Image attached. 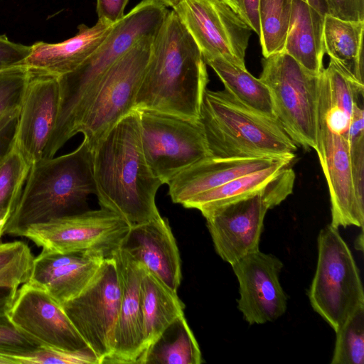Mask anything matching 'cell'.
I'll return each mask as SVG.
<instances>
[{
  "label": "cell",
  "instance_id": "1",
  "mask_svg": "<svg viewBox=\"0 0 364 364\" xmlns=\"http://www.w3.org/2000/svg\"><path fill=\"white\" fill-rule=\"evenodd\" d=\"M92 165L95 194L101 208L131 225L161 215L156 196L163 183L145 159L137 109L119 120L94 146Z\"/></svg>",
  "mask_w": 364,
  "mask_h": 364
},
{
  "label": "cell",
  "instance_id": "2",
  "mask_svg": "<svg viewBox=\"0 0 364 364\" xmlns=\"http://www.w3.org/2000/svg\"><path fill=\"white\" fill-rule=\"evenodd\" d=\"M208 82L206 63L176 12L169 11L154 38L135 109L198 121Z\"/></svg>",
  "mask_w": 364,
  "mask_h": 364
},
{
  "label": "cell",
  "instance_id": "3",
  "mask_svg": "<svg viewBox=\"0 0 364 364\" xmlns=\"http://www.w3.org/2000/svg\"><path fill=\"white\" fill-rule=\"evenodd\" d=\"M168 10L158 0H142L116 23L95 52L75 70L58 77L60 103L48 147L57 152L77 133L81 120L107 70L143 38L154 36Z\"/></svg>",
  "mask_w": 364,
  "mask_h": 364
},
{
  "label": "cell",
  "instance_id": "4",
  "mask_svg": "<svg viewBox=\"0 0 364 364\" xmlns=\"http://www.w3.org/2000/svg\"><path fill=\"white\" fill-rule=\"evenodd\" d=\"M95 193L92 149L83 139L74 151L31 165L4 234L21 236L30 225L81 211Z\"/></svg>",
  "mask_w": 364,
  "mask_h": 364
},
{
  "label": "cell",
  "instance_id": "5",
  "mask_svg": "<svg viewBox=\"0 0 364 364\" xmlns=\"http://www.w3.org/2000/svg\"><path fill=\"white\" fill-rule=\"evenodd\" d=\"M210 156H296V144L277 120L245 106L227 90L204 92L198 119Z\"/></svg>",
  "mask_w": 364,
  "mask_h": 364
},
{
  "label": "cell",
  "instance_id": "6",
  "mask_svg": "<svg viewBox=\"0 0 364 364\" xmlns=\"http://www.w3.org/2000/svg\"><path fill=\"white\" fill-rule=\"evenodd\" d=\"M295 178L294 170L287 166L256 191L203 215L222 259L232 264L259 250L265 215L292 193Z\"/></svg>",
  "mask_w": 364,
  "mask_h": 364
},
{
  "label": "cell",
  "instance_id": "7",
  "mask_svg": "<svg viewBox=\"0 0 364 364\" xmlns=\"http://www.w3.org/2000/svg\"><path fill=\"white\" fill-rule=\"evenodd\" d=\"M318 259L308 297L313 309L336 332L358 308L364 291L353 253L338 228L331 224L317 239Z\"/></svg>",
  "mask_w": 364,
  "mask_h": 364
},
{
  "label": "cell",
  "instance_id": "8",
  "mask_svg": "<svg viewBox=\"0 0 364 364\" xmlns=\"http://www.w3.org/2000/svg\"><path fill=\"white\" fill-rule=\"evenodd\" d=\"M321 73H310L284 51L262 60L259 79L269 90L276 119L294 143L306 149L316 145Z\"/></svg>",
  "mask_w": 364,
  "mask_h": 364
},
{
  "label": "cell",
  "instance_id": "9",
  "mask_svg": "<svg viewBox=\"0 0 364 364\" xmlns=\"http://www.w3.org/2000/svg\"><path fill=\"white\" fill-rule=\"evenodd\" d=\"M155 35L136 42L104 75L77 129L91 149L112 127L135 109Z\"/></svg>",
  "mask_w": 364,
  "mask_h": 364
},
{
  "label": "cell",
  "instance_id": "10",
  "mask_svg": "<svg viewBox=\"0 0 364 364\" xmlns=\"http://www.w3.org/2000/svg\"><path fill=\"white\" fill-rule=\"evenodd\" d=\"M138 111L145 159L163 184L210 156L199 121L147 109Z\"/></svg>",
  "mask_w": 364,
  "mask_h": 364
},
{
  "label": "cell",
  "instance_id": "11",
  "mask_svg": "<svg viewBox=\"0 0 364 364\" xmlns=\"http://www.w3.org/2000/svg\"><path fill=\"white\" fill-rule=\"evenodd\" d=\"M130 227L117 214L101 208L31 225L21 236L54 252L91 251L107 257L120 247Z\"/></svg>",
  "mask_w": 364,
  "mask_h": 364
},
{
  "label": "cell",
  "instance_id": "12",
  "mask_svg": "<svg viewBox=\"0 0 364 364\" xmlns=\"http://www.w3.org/2000/svg\"><path fill=\"white\" fill-rule=\"evenodd\" d=\"M120 303L118 270L110 256L85 289L61 305L100 364L112 353Z\"/></svg>",
  "mask_w": 364,
  "mask_h": 364
},
{
  "label": "cell",
  "instance_id": "13",
  "mask_svg": "<svg viewBox=\"0 0 364 364\" xmlns=\"http://www.w3.org/2000/svg\"><path fill=\"white\" fill-rule=\"evenodd\" d=\"M198 46L204 60L221 58L245 68L251 28L222 0H181L172 9Z\"/></svg>",
  "mask_w": 364,
  "mask_h": 364
},
{
  "label": "cell",
  "instance_id": "14",
  "mask_svg": "<svg viewBox=\"0 0 364 364\" xmlns=\"http://www.w3.org/2000/svg\"><path fill=\"white\" fill-rule=\"evenodd\" d=\"M11 323L42 347L91 350L62 306L41 288L26 282L8 314Z\"/></svg>",
  "mask_w": 364,
  "mask_h": 364
},
{
  "label": "cell",
  "instance_id": "15",
  "mask_svg": "<svg viewBox=\"0 0 364 364\" xmlns=\"http://www.w3.org/2000/svg\"><path fill=\"white\" fill-rule=\"evenodd\" d=\"M231 266L239 283L237 309L248 323L272 322L285 313L287 296L279 281L283 263L279 258L259 250Z\"/></svg>",
  "mask_w": 364,
  "mask_h": 364
},
{
  "label": "cell",
  "instance_id": "16",
  "mask_svg": "<svg viewBox=\"0 0 364 364\" xmlns=\"http://www.w3.org/2000/svg\"><path fill=\"white\" fill-rule=\"evenodd\" d=\"M326 177L331 204V225L363 228L364 213L358 206L353 186L348 137L331 127L317 107L315 147Z\"/></svg>",
  "mask_w": 364,
  "mask_h": 364
},
{
  "label": "cell",
  "instance_id": "17",
  "mask_svg": "<svg viewBox=\"0 0 364 364\" xmlns=\"http://www.w3.org/2000/svg\"><path fill=\"white\" fill-rule=\"evenodd\" d=\"M21 105L14 143L31 165L43 158L59 109L57 77L33 73Z\"/></svg>",
  "mask_w": 364,
  "mask_h": 364
},
{
  "label": "cell",
  "instance_id": "18",
  "mask_svg": "<svg viewBox=\"0 0 364 364\" xmlns=\"http://www.w3.org/2000/svg\"><path fill=\"white\" fill-rule=\"evenodd\" d=\"M114 257L119 277L121 303L114 348L103 363H142L144 351L140 284L144 267L121 248Z\"/></svg>",
  "mask_w": 364,
  "mask_h": 364
},
{
  "label": "cell",
  "instance_id": "19",
  "mask_svg": "<svg viewBox=\"0 0 364 364\" xmlns=\"http://www.w3.org/2000/svg\"><path fill=\"white\" fill-rule=\"evenodd\" d=\"M105 258L97 252L59 253L42 249L33 259L28 282L41 288L62 305L85 289Z\"/></svg>",
  "mask_w": 364,
  "mask_h": 364
},
{
  "label": "cell",
  "instance_id": "20",
  "mask_svg": "<svg viewBox=\"0 0 364 364\" xmlns=\"http://www.w3.org/2000/svg\"><path fill=\"white\" fill-rule=\"evenodd\" d=\"M119 248L177 292L181 281V258L167 219L160 215L131 225Z\"/></svg>",
  "mask_w": 364,
  "mask_h": 364
},
{
  "label": "cell",
  "instance_id": "21",
  "mask_svg": "<svg viewBox=\"0 0 364 364\" xmlns=\"http://www.w3.org/2000/svg\"><path fill=\"white\" fill-rule=\"evenodd\" d=\"M286 157L215 158L202 159L176 176L168 183L174 203L183 205L192 198L240 176L270 166Z\"/></svg>",
  "mask_w": 364,
  "mask_h": 364
},
{
  "label": "cell",
  "instance_id": "22",
  "mask_svg": "<svg viewBox=\"0 0 364 364\" xmlns=\"http://www.w3.org/2000/svg\"><path fill=\"white\" fill-rule=\"evenodd\" d=\"M115 24V23H114ZM114 24L97 21L77 26L73 37L57 43L38 41L24 62L33 73L60 77L77 68L101 45Z\"/></svg>",
  "mask_w": 364,
  "mask_h": 364
},
{
  "label": "cell",
  "instance_id": "23",
  "mask_svg": "<svg viewBox=\"0 0 364 364\" xmlns=\"http://www.w3.org/2000/svg\"><path fill=\"white\" fill-rule=\"evenodd\" d=\"M324 15L301 0H292L290 21L283 51L310 73L321 74Z\"/></svg>",
  "mask_w": 364,
  "mask_h": 364
},
{
  "label": "cell",
  "instance_id": "24",
  "mask_svg": "<svg viewBox=\"0 0 364 364\" xmlns=\"http://www.w3.org/2000/svg\"><path fill=\"white\" fill-rule=\"evenodd\" d=\"M140 295L144 337V363L151 346L172 323L184 315V305L177 292L146 269L140 284Z\"/></svg>",
  "mask_w": 364,
  "mask_h": 364
},
{
  "label": "cell",
  "instance_id": "25",
  "mask_svg": "<svg viewBox=\"0 0 364 364\" xmlns=\"http://www.w3.org/2000/svg\"><path fill=\"white\" fill-rule=\"evenodd\" d=\"M364 21L324 15L323 48L343 71L363 84Z\"/></svg>",
  "mask_w": 364,
  "mask_h": 364
},
{
  "label": "cell",
  "instance_id": "26",
  "mask_svg": "<svg viewBox=\"0 0 364 364\" xmlns=\"http://www.w3.org/2000/svg\"><path fill=\"white\" fill-rule=\"evenodd\" d=\"M205 62L220 77L225 90L237 100L256 112L276 119L269 90L259 78L254 77L246 68L237 66L221 58H210Z\"/></svg>",
  "mask_w": 364,
  "mask_h": 364
},
{
  "label": "cell",
  "instance_id": "27",
  "mask_svg": "<svg viewBox=\"0 0 364 364\" xmlns=\"http://www.w3.org/2000/svg\"><path fill=\"white\" fill-rule=\"evenodd\" d=\"M294 159L286 157L270 166L237 177L192 198L182 205L186 208L197 209L203 215L219 206L256 191L289 166Z\"/></svg>",
  "mask_w": 364,
  "mask_h": 364
},
{
  "label": "cell",
  "instance_id": "28",
  "mask_svg": "<svg viewBox=\"0 0 364 364\" xmlns=\"http://www.w3.org/2000/svg\"><path fill=\"white\" fill-rule=\"evenodd\" d=\"M202 354L185 316L178 318L146 353L144 363L200 364Z\"/></svg>",
  "mask_w": 364,
  "mask_h": 364
},
{
  "label": "cell",
  "instance_id": "29",
  "mask_svg": "<svg viewBox=\"0 0 364 364\" xmlns=\"http://www.w3.org/2000/svg\"><path fill=\"white\" fill-rule=\"evenodd\" d=\"M292 0H259L260 44L264 58L282 52Z\"/></svg>",
  "mask_w": 364,
  "mask_h": 364
},
{
  "label": "cell",
  "instance_id": "30",
  "mask_svg": "<svg viewBox=\"0 0 364 364\" xmlns=\"http://www.w3.org/2000/svg\"><path fill=\"white\" fill-rule=\"evenodd\" d=\"M31 164L14 141L0 160V210L11 215L21 196Z\"/></svg>",
  "mask_w": 364,
  "mask_h": 364
},
{
  "label": "cell",
  "instance_id": "31",
  "mask_svg": "<svg viewBox=\"0 0 364 364\" xmlns=\"http://www.w3.org/2000/svg\"><path fill=\"white\" fill-rule=\"evenodd\" d=\"M331 364L364 363V306L355 310L335 332Z\"/></svg>",
  "mask_w": 364,
  "mask_h": 364
},
{
  "label": "cell",
  "instance_id": "32",
  "mask_svg": "<svg viewBox=\"0 0 364 364\" xmlns=\"http://www.w3.org/2000/svg\"><path fill=\"white\" fill-rule=\"evenodd\" d=\"M34 257L22 241L0 243V286L19 287L28 282Z\"/></svg>",
  "mask_w": 364,
  "mask_h": 364
},
{
  "label": "cell",
  "instance_id": "33",
  "mask_svg": "<svg viewBox=\"0 0 364 364\" xmlns=\"http://www.w3.org/2000/svg\"><path fill=\"white\" fill-rule=\"evenodd\" d=\"M348 142L355 198L360 210L364 213V111L359 102L353 107Z\"/></svg>",
  "mask_w": 364,
  "mask_h": 364
},
{
  "label": "cell",
  "instance_id": "34",
  "mask_svg": "<svg viewBox=\"0 0 364 364\" xmlns=\"http://www.w3.org/2000/svg\"><path fill=\"white\" fill-rule=\"evenodd\" d=\"M30 77L25 65L0 70V117L21 108Z\"/></svg>",
  "mask_w": 364,
  "mask_h": 364
},
{
  "label": "cell",
  "instance_id": "35",
  "mask_svg": "<svg viewBox=\"0 0 364 364\" xmlns=\"http://www.w3.org/2000/svg\"><path fill=\"white\" fill-rule=\"evenodd\" d=\"M20 360L22 364H100L91 350L70 351L48 347H41Z\"/></svg>",
  "mask_w": 364,
  "mask_h": 364
},
{
  "label": "cell",
  "instance_id": "36",
  "mask_svg": "<svg viewBox=\"0 0 364 364\" xmlns=\"http://www.w3.org/2000/svg\"><path fill=\"white\" fill-rule=\"evenodd\" d=\"M41 347L42 346L16 328L9 318L0 320L1 354L14 356L20 360Z\"/></svg>",
  "mask_w": 364,
  "mask_h": 364
},
{
  "label": "cell",
  "instance_id": "37",
  "mask_svg": "<svg viewBox=\"0 0 364 364\" xmlns=\"http://www.w3.org/2000/svg\"><path fill=\"white\" fill-rule=\"evenodd\" d=\"M31 51V46L12 42L6 35H0V70L24 65Z\"/></svg>",
  "mask_w": 364,
  "mask_h": 364
},
{
  "label": "cell",
  "instance_id": "38",
  "mask_svg": "<svg viewBox=\"0 0 364 364\" xmlns=\"http://www.w3.org/2000/svg\"><path fill=\"white\" fill-rule=\"evenodd\" d=\"M328 14L347 21H364V0H326Z\"/></svg>",
  "mask_w": 364,
  "mask_h": 364
},
{
  "label": "cell",
  "instance_id": "39",
  "mask_svg": "<svg viewBox=\"0 0 364 364\" xmlns=\"http://www.w3.org/2000/svg\"><path fill=\"white\" fill-rule=\"evenodd\" d=\"M129 0H96L98 21L114 24L124 16V9Z\"/></svg>",
  "mask_w": 364,
  "mask_h": 364
},
{
  "label": "cell",
  "instance_id": "40",
  "mask_svg": "<svg viewBox=\"0 0 364 364\" xmlns=\"http://www.w3.org/2000/svg\"><path fill=\"white\" fill-rule=\"evenodd\" d=\"M19 111L20 109L0 117V160L14 141Z\"/></svg>",
  "mask_w": 364,
  "mask_h": 364
},
{
  "label": "cell",
  "instance_id": "41",
  "mask_svg": "<svg viewBox=\"0 0 364 364\" xmlns=\"http://www.w3.org/2000/svg\"><path fill=\"white\" fill-rule=\"evenodd\" d=\"M243 19L258 36L260 34L259 4V0H241Z\"/></svg>",
  "mask_w": 364,
  "mask_h": 364
},
{
  "label": "cell",
  "instance_id": "42",
  "mask_svg": "<svg viewBox=\"0 0 364 364\" xmlns=\"http://www.w3.org/2000/svg\"><path fill=\"white\" fill-rule=\"evenodd\" d=\"M18 287L14 286H0V320L8 318L17 296Z\"/></svg>",
  "mask_w": 364,
  "mask_h": 364
},
{
  "label": "cell",
  "instance_id": "43",
  "mask_svg": "<svg viewBox=\"0 0 364 364\" xmlns=\"http://www.w3.org/2000/svg\"><path fill=\"white\" fill-rule=\"evenodd\" d=\"M309 4L314 9L323 15L328 14V6L326 0H301Z\"/></svg>",
  "mask_w": 364,
  "mask_h": 364
},
{
  "label": "cell",
  "instance_id": "44",
  "mask_svg": "<svg viewBox=\"0 0 364 364\" xmlns=\"http://www.w3.org/2000/svg\"><path fill=\"white\" fill-rule=\"evenodd\" d=\"M11 216L9 212L0 210V239L5 232L6 226Z\"/></svg>",
  "mask_w": 364,
  "mask_h": 364
},
{
  "label": "cell",
  "instance_id": "45",
  "mask_svg": "<svg viewBox=\"0 0 364 364\" xmlns=\"http://www.w3.org/2000/svg\"><path fill=\"white\" fill-rule=\"evenodd\" d=\"M243 19L241 0H222ZM244 20V19H243Z\"/></svg>",
  "mask_w": 364,
  "mask_h": 364
},
{
  "label": "cell",
  "instance_id": "46",
  "mask_svg": "<svg viewBox=\"0 0 364 364\" xmlns=\"http://www.w3.org/2000/svg\"><path fill=\"white\" fill-rule=\"evenodd\" d=\"M0 364H21V361L14 356L0 353Z\"/></svg>",
  "mask_w": 364,
  "mask_h": 364
},
{
  "label": "cell",
  "instance_id": "47",
  "mask_svg": "<svg viewBox=\"0 0 364 364\" xmlns=\"http://www.w3.org/2000/svg\"><path fill=\"white\" fill-rule=\"evenodd\" d=\"M166 7L173 8L181 0H158Z\"/></svg>",
  "mask_w": 364,
  "mask_h": 364
}]
</instances>
